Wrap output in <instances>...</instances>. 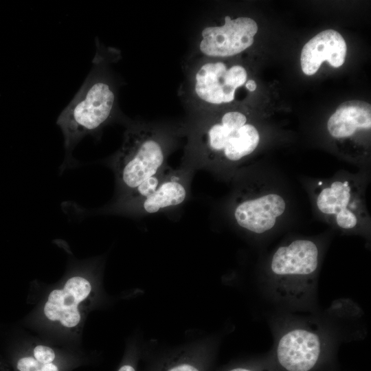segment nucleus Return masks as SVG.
Returning a JSON list of instances; mask_svg holds the SVG:
<instances>
[{
    "label": "nucleus",
    "mask_w": 371,
    "mask_h": 371,
    "mask_svg": "<svg viewBox=\"0 0 371 371\" xmlns=\"http://www.w3.org/2000/svg\"><path fill=\"white\" fill-rule=\"evenodd\" d=\"M186 144L180 167L226 174L251 155L260 142L257 128L236 109L189 114L183 122Z\"/></svg>",
    "instance_id": "nucleus-1"
},
{
    "label": "nucleus",
    "mask_w": 371,
    "mask_h": 371,
    "mask_svg": "<svg viewBox=\"0 0 371 371\" xmlns=\"http://www.w3.org/2000/svg\"><path fill=\"white\" fill-rule=\"evenodd\" d=\"M183 137V122L126 120L122 144L109 161L115 177V200L164 170Z\"/></svg>",
    "instance_id": "nucleus-2"
},
{
    "label": "nucleus",
    "mask_w": 371,
    "mask_h": 371,
    "mask_svg": "<svg viewBox=\"0 0 371 371\" xmlns=\"http://www.w3.org/2000/svg\"><path fill=\"white\" fill-rule=\"evenodd\" d=\"M92 68L82 87L57 120L64 137L66 153L87 135H95L120 118L117 85L109 64L118 52L97 39Z\"/></svg>",
    "instance_id": "nucleus-3"
},
{
    "label": "nucleus",
    "mask_w": 371,
    "mask_h": 371,
    "mask_svg": "<svg viewBox=\"0 0 371 371\" xmlns=\"http://www.w3.org/2000/svg\"><path fill=\"white\" fill-rule=\"evenodd\" d=\"M183 70L179 93L188 115L234 102L238 90L249 80L244 66L229 65L222 58H188Z\"/></svg>",
    "instance_id": "nucleus-4"
},
{
    "label": "nucleus",
    "mask_w": 371,
    "mask_h": 371,
    "mask_svg": "<svg viewBox=\"0 0 371 371\" xmlns=\"http://www.w3.org/2000/svg\"><path fill=\"white\" fill-rule=\"evenodd\" d=\"M319 258L318 247L311 240L297 239L278 247L269 267L275 293L295 304L307 300L315 286Z\"/></svg>",
    "instance_id": "nucleus-5"
},
{
    "label": "nucleus",
    "mask_w": 371,
    "mask_h": 371,
    "mask_svg": "<svg viewBox=\"0 0 371 371\" xmlns=\"http://www.w3.org/2000/svg\"><path fill=\"white\" fill-rule=\"evenodd\" d=\"M258 27L248 16L225 15L222 23L201 21L194 36L188 58H227L249 48Z\"/></svg>",
    "instance_id": "nucleus-6"
},
{
    "label": "nucleus",
    "mask_w": 371,
    "mask_h": 371,
    "mask_svg": "<svg viewBox=\"0 0 371 371\" xmlns=\"http://www.w3.org/2000/svg\"><path fill=\"white\" fill-rule=\"evenodd\" d=\"M194 172L168 166L157 188L148 196L135 201H113L100 210L105 214L142 216L164 212L183 203L190 194Z\"/></svg>",
    "instance_id": "nucleus-7"
},
{
    "label": "nucleus",
    "mask_w": 371,
    "mask_h": 371,
    "mask_svg": "<svg viewBox=\"0 0 371 371\" xmlns=\"http://www.w3.org/2000/svg\"><path fill=\"white\" fill-rule=\"evenodd\" d=\"M286 210V201L276 193L255 196L237 193L231 207L232 218L240 228L260 234L271 229Z\"/></svg>",
    "instance_id": "nucleus-8"
},
{
    "label": "nucleus",
    "mask_w": 371,
    "mask_h": 371,
    "mask_svg": "<svg viewBox=\"0 0 371 371\" xmlns=\"http://www.w3.org/2000/svg\"><path fill=\"white\" fill-rule=\"evenodd\" d=\"M324 351L321 336L314 330L297 327L285 331L275 352L278 366L284 371H312Z\"/></svg>",
    "instance_id": "nucleus-9"
},
{
    "label": "nucleus",
    "mask_w": 371,
    "mask_h": 371,
    "mask_svg": "<svg viewBox=\"0 0 371 371\" xmlns=\"http://www.w3.org/2000/svg\"><path fill=\"white\" fill-rule=\"evenodd\" d=\"M319 212L338 227L352 230L359 227L364 210L358 188L349 181H335L322 188L316 197Z\"/></svg>",
    "instance_id": "nucleus-10"
},
{
    "label": "nucleus",
    "mask_w": 371,
    "mask_h": 371,
    "mask_svg": "<svg viewBox=\"0 0 371 371\" xmlns=\"http://www.w3.org/2000/svg\"><path fill=\"white\" fill-rule=\"evenodd\" d=\"M91 291V283L82 276L67 280L62 289L52 291L44 306V314L51 321H58L65 327H75L80 321L78 305Z\"/></svg>",
    "instance_id": "nucleus-11"
},
{
    "label": "nucleus",
    "mask_w": 371,
    "mask_h": 371,
    "mask_svg": "<svg viewBox=\"0 0 371 371\" xmlns=\"http://www.w3.org/2000/svg\"><path fill=\"white\" fill-rule=\"evenodd\" d=\"M346 43L336 30H324L309 40L303 47L300 63L302 71L308 76L315 74L326 60L331 66H341L346 58Z\"/></svg>",
    "instance_id": "nucleus-12"
},
{
    "label": "nucleus",
    "mask_w": 371,
    "mask_h": 371,
    "mask_svg": "<svg viewBox=\"0 0 371 371\" xmlns=\"http://www.w3.org/2000/svg\"><path fill=\"white\" fill-rule=\"evenodd\" d=\"M370 127L371 106L361 100L343 102L327 122L330 135L338 139L351 137L359 131H370Z\"/></svg>",
    "instance_id": "nucleus-13"
},
{
    "label": "nucleus",
    "mask_w": 371,
    "mask_h": 371,
    "mask_svg": "<svg viewBox=\"0 0 371 371\" xmlns=\"http://www.w3.org/2000/svg\"><path fill=\"white\" fill-rule=\"evenodd\" d=\"M168 166H168L161 172L143 181L126 197L121 199L114 200V201H135L148 196L157 188L159 185L162 181Z\"/></svg>",
    "instance_id": "nucleus-14"
},
{
    "label": "nucleus",
    "mask_w": 371,
    "mask_h": 371,
    "mask_svg": "<svg viewBox=\"0 0 371 371\" xmlns=\"http://www.w3.org/2000/svg\"><path fill=\"white\" fill-rule=\"evenodd\" d=\"M35 359L43 364L52 363L55 358L54 350L45 346L39 345L34 349Z\"/></svg>",
    "instance_id": "nucleus-15"
},
{
    "label": "nucleus",
    "mask_w": 371,
    "mask_h": 371,
    "mask_svg": "<svg viewBox=\"0 0 371 371\" xmlns=\"http://www.w3.org/2000/svg\"><path fill=\"white\" fill-rule=\"evenodd\" d=\"M32 357H23L19 360L17 368L19 371H38L43 366Z\"/></svg>",
    "instance_id": "nucleus-16"
},
{
    "label": "nucleus",
    "mask_w": 371,
    "mask_h": 371,
    "mask_svg": "<svg viewBox=\"0 0 371 371\" xmlns=\"http://www.w3.org/2000/svg\"><path fill=\"white\" fill-rule=\"evenodd\" d=\"M38 371H58L56 365L52 363L43 364Z\"/></svg>",
    "instance_id": "nucleus-17"
},
{
    "label": "nucleus",
    "mask_w": 371,
    "mask_h": 371,
    "mask_svg": "<svg viewBox=\"0 0 371 371\" xmlns=\"http://www.w3.org/2000/svg\"><path fill=\"white\" fill-rule=\"evenodd\" d=\"M226 371H264V370H259L256 368H253L250 367H246V366H237L232 368H230Z\"/></svg>",
    "instance_id": "nucleus-18"
},
{
    "label": "nucleus",
    "mask_w": 371,
    "mask_h": 371,
    "mask_svg": "<svg viewBox=\"0 0 371 371\" xmlns=\"http://www.w3.org/2000/svg\"><path fill=\"white\" fill-rule=\"evenodd\" d=\"M245 87L249 92H253L257 88V84H256V82H255L254 80L249 79L247 81V84L245 85Z\"/></svg>",
    "instance_id": "nucleus-19"
},
{
    "label": "nucleus",
    "mask_w": 371,
    "mask_h": 371,
    "mask_svg": "<svg viewBox=\"0 0 371 371\" xmlns=\"http://www.w3.org/2000/svg\"><path fill=\"white\" fill-rule=\"evenodd\" d=\"M118 371H135V369L131 365H124L118 370Z\"/></svg>",
    "instance_id": "nucleus-20"
}]
</instances>
